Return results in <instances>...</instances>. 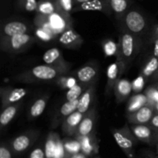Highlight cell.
I'll list each match as a JSON object with an SVG mask.
<instances>
[{"mask_svg": "<svg viewBox=\"0 0 158 158\" xmlns=\"http://www.w3.org/2000/svg\"><path fill=\"white\" fill-rule=\"evenodd\" d=\"M33 23L35 27L45 29L56 37L66 29L73 28L71 14L63 11H57L49 15L35 13Z\"/></svg>", "mask_w": 158, "mask_h": 158, "instance_id": "6da1fadb", "label": "cell"}, {"mask_svg": "<svg viewBox=\"0 0 158 158\" xmlns=\"http://www.w3.org/2000/svg\"><path fill=\"white\" fill-rule=\"evenodd\" d=\"M66 73L49 65H39L17 74L13 77V80L23 83H46L55 81L60 75Z\"/></svg>", "mask_w": 158, "mask_h": 158, "instance_id": "7a4b0ae2", "label": "cell"}, {"mask_svg": "<svg viewBox=\"0 0 158 158\" xmlns=\"http://www.w3.org/2000/svg\"><path fill=\"white\" fill-rule=\"evenodd\" d=\"M119 52L117 59L121 60L127 69L140 49L141 39L122 29L119 36Z\"/></svg>", "mask_w": 158, "mask_h": 158, "instance_id": "3957f363", "label": "cell"}, {"mask_svg": "<svg viewBox=\"0 0 158 158\" xmlns=\"http://www.w3.org/2000/svg\"><path fill=\"white\" fill-rule=\"evenodd\" d=\"M119 21L121 23L122 29L128 31L140 39L148 29V18L142 11L135 8H130Z\"/></svg>", "mask_w": 158, "mask_h": 158, "instance_id": "277c9868", "label": "cell"}, {"mask_svg": "<svg viewBox=\"0 0 158 158\" xmlns=\"http://www.w3.org/2000/svg\"><path fill=\"white\" fill-rule=\"evenodd\" d=\"M116 143L122 150L127 158H134V148L139 141L134 136L127 123L120 128H115L111 131Z\"/></svg>", "mask_w": 158, "mask_h": 158, "instance_id": "5b68a950", "label": "cell"}, {"mask_svg": "<svg viewBox=\"0 0 158 158\" xmlns=\"http://www.w3.org/2000/svg\"><path fill=\"white\" fill-rule=\"evenodd\" d=\"M36 42V37L31 33L16 35L0 40L1 50L9 54H18L29 49Z\"/></svg>", "mask_w": 158, "mask_h": 158, "instance_id": "8992f818", "label": "cell"}, {"mask_svg": "<svg viewBox=\"0 0 158 158\" xmlns=\"http://www.w3.org/2000/svg\"><path fill=\"white\" fill-rule=\"evenodd\" d=\"M40 135V131L36 129L29 130L12 138L9 141V146L15 156L24 154L34 144Z\"/></svg>", "mask_w": 158, "mask_h": 158, "instance_id": "52a82bcc", "label": "cell"}, {"mask_svg": "<svg viewBox=\"0 0 158 158\" xmlns=\"http://www.w3.org/2000/svg\"><path fill=\"white\" fill-rule=\"evenodd\" d=\"M33 27L29 23L21 20H12L2 25L0 30V40L16 35L31 33Z\"/></svg>", "mask_w": 158, "mask_h": 158, "instance_id": "ba28073f", "label": "cell"}, {"mask_svg": "<svg viewBox=\"0 0 158 158\" xmlns=\"http://www.w3.org/2000/svg\"><path fill=\"white\" fill-rule=\"evenodd\" d=\"M43 60L45 64L57 68L66 73H69V69L72 66L71 63L65 60L63 52L56 47L51 48L46 51L43 56Z\"/></svg>", "mask_w": 158, "mask_h": 158, "instance_id": "9c48e42d", "label": "cell"}, {"mask_svg": "<svg viewBox=\"0 0 158 158\" xmlns=\"http://www.w3.org/2000/svg\"><path fill=\"white\" fill-rule=\"evenodd\" d=\"M127 70L124 63L119 59H117L114 63L109 65L106 70V86L105 94L109 96L114 92V88L116 83L121 79L123 73Z\"/></svg>", "mask_w": 158, "mask_h": 158, "instance_id": "30bf717a", "label": "cell"}, {"mask_svg": "<svg viewBox=\"0 0 158 158\" xmlns=\"http://www.w3.org/2000/svg\"><path fill=\"white\" fill-rule=\"evenodd\" d=\"M27 89L15 88L11 86H2L0 89V99L2 103V109L15 103L21 102L27 94Z\"/></svg>", "mask_w": 158, "mask_h": 158, "instance_id": "8fae6325", "label": "cell"}, {"mask_svg": "<svg viewBox=\"0 0 158 158\" xmlns=\"http://www.w3.org/2000/svg\"><path fill=\"white\" fill-rule=\"evenodd\" d=\"M155 113L154 105L148 103L137 110L126 114V118L131 124H146L151 122Z\"/></svg>", "mask_w": 158, "mask_h": 158, "instance_id": "7c38bea8", "label": "cell"}, {"mask_svg": "<svg viewBox=\"0 0 158 158\" xmlns=\"http://www.w3.org/2000/svg\"><path fill=\"white\" fill-rule=\"evenodd\" d=\"M83 11H96V12H102L108 16H110L114 13L110 0H91V1L85 2L76 5L73 12H83Z\"/></svg>", "mask_w": 158, "mask_h": 158, "instance_id": "4fadbf2b", "label": "cell"}, {"mask_svg": "<svg viewBox=\"0 0 158 158\" xmlns=\"http://www.w3.org/2000/svg\"><path fill=\"white\" fill-rule=\"evenodd\" d=\"M71 74L77 78L78 82L90 84L97 81L99 76V66L94 63H86L73 73H71Z\"/></svg>", "mask_w": 158, "mask_h": 158, "instance_id": "5bb4252c", "label": "cell"}, {"mask_svg": "<svg viewBox=\"0 0 158 158\" xmlns=\"http://www.w3.org/2000/svg\"><path fill=\"white\" fill-rule=\"evenodd\" d=\"M97 120V111L95 106H92L83 116L77 132L73 137H84L95 132Z\"/></svg>", "mask_w": 158, "mask_h": 158, "instance_id": "9a60e30c", "label": "cell"}, {"mask_svg": "<svg viewBox=\"0 0 158 158\" xmlns=\"http://www.w3.org/2000/svg\"><path fill=\"white\" fill-rule=\"evenodd\" d=\"M79 99L73 101H66L53 114L51 120V128L55 129L61 126L63 122L74 111L77 110Z\"/></svg>", "mask_w": 158, "mask_h": 158, "instance_id": "2e32d148", "label": "cell"}, {"mask_svg": "<svg viewBox=\"0 0 158 158\" xmlns=\"http://www.w3.org/2000/svg\"><path fill=\"white\" fill-rule=\"evenodd\" d=\"M131 129L139 141L148 145H154L155 128L150 123L146 124H131Z\"/></svg>", "mask_w": 158, "mask_h": 158, "instance_id": "e0dca14e", "label": "cell"}, {"mask_svg": "<svg viewBox=\"0 0 158 158\" xmlns=\"http://www.w3.org/2000/svg\"><path fill=\"white\" fill-rule=\"evenodd\" d=\"M59 43L66 49H77L83 45V39L73 28H70L59 36Z\"/></svg>", "mask_w": 158, "mask_h": 158, "instance_id": "ac0fdd59", "label": "cell"}, {"mask_svg": "<svg viewBox=\"0 0 158 158\" xmlns=\"http://www.w3.org/2000/svg\"><path fill=\"white\" fill-rule=\"evenodd\" d=\"M80 141L81 145V152L88 157H95L99 153V141L96 132L84 137H75Z\"/></svg>", "mask_w": 158, "mask_h": 158, "instance_id": "d6986e66", "label": "cell"}, {"mask_svg": "<svg viewBox=\"0 0 158 158\" xmlns=\"http://www.w3.org/2000/svg\"><path fill=\"white\" fill-rule=\"evenodd\" d=\"M84 114L80 111L76 110L69 117H66L61 125V129L63 134L68 137H74L77 134V130Z\"/></svg>", "mask_w": 158, "mask_h": 158, "instance_id": "ffe728a7", "label": "cell"}, {"mask_svg": "<svg viewBox=\"0 0 158 158\" xmlns=\"http://www.w3.org/2000/svg\"><path fill=\"white\" fill-rule=\"evenodd\" d=\"M133 91L132 83L126 78H121L115 84L114 94L117 104L123 103L131 95Z\"/></svg>", "mask_w": 158, "mask_h": 158, "instance_id": "44dd1931", "label": "cell"}, {"mask_svg": "<svg viewBox=\"0 0 158 158\" xmlns=\"http://www.w3.org/2000/svg\"><path fill=\"white\" fill-rule=\"evenodd\" d=\"M96 86H97V82H94L82 94L81 97L79 98L77 110L83 113V114H86L92 107L91 104L93 103L94 98H95Z\"/></svg>", "mask_w": 158, "mask_h": 158, "instance_id": "7402d4cb", "label": "cell"}, {"mask_svg": "<svg viewBox=\"0 0 158 158\" xmlns=\"http://www.w3.org/2000/svg\"><path fill=\"white\" fill-rule=\"evenodd\" d=\"M49 99V96L47 94H43L35 99V101L31 105L29 112H28V119L29 120H35L37 117L41 116V114L44 112L45 109H46Z\"/></svg>", "mask_w": 158, "mask_h": 158, "instance_id": "603a6c76", "label": "cell"}, {"mask_svg": "<svg viewBox=\"0 0 158 158\" xmlns=\"http://www.w3.org/2000/svg\"><path fill=\"white\" fill-rule=\"evenodd\" d=\"M21 106V102L15 103V104L9 105L6 107L2 109L1 115H0V127L3 130L11 123L12 120L15 118L17 113L19 110Z\"/></svg>", "mask_w": 158, "mask_h": 158, "instance_id": "cb8c5ba5", "label": "cell"}, {"mask_svg": "<svg viewBox=\"0 0 158 158\" xmlns=\"http://www.w3.org/2000/svg\"><path fill=\"white\" fill-rule=\"evenodd\" d=\"M60 139L61 138L57 133L51 131L48 134L44 144L46 158H56L57 147Z\"/></svg>", "mask_w": 158, "mask_h": 158, "instance_id": "d4e9b609", "label": "cell"}, {"mask_svg": "<svg viewBox=\"0 0 158 158\" xmlns=\"http://www.w3.org/2000/svg\"><path fill=\"white\" fill-rule=\"evenodd\" d=\"M148 103H150L149 99H148V96L145 93L136 94L135 95L131 97L128 100L126 108L127 114L137 110L140 108H141L142 106H145Z\"/></svg>", "mask_w": 158, "mask_h": 158, "instance_id": "484cf974", "label": "cell"}, {"mask_svg": "<svg viewBox=\"0 0 158 158\" xmlns=\"http://www.w3.org/2000/svg\"><path fill=\"white\" fill-rule=\"evenodd\" d=\"M158 67V57L152 55L148 58V60L145 62L143 66H142L141 70L140 72V75H141L146 81L148 79L152 78L154 74L157 71Z\"/></svg>", "mask_w": 158, "mask_h": 158, "instance_id": "4316f807", "label": "cell"}, {"mask_svg": "<svg viewBox=\"0 0 158 158\" xmlns=\"http://www.w3.org/2000/svg\"><path fill=\"white\" fill-rule=\"evenodd\" d=\"M116 19L120 20L123 14L131 8L133 0H110Z\"/></svg>", "mask_w": 158, "mask_h": 158, "instance_id": "83f0119b", "label": "cell"}, {"mask_svg": "<svg viewBox=\"0 0 158 158\" xmlns=\"http://www.w3.org/2000/svg\"><path fill=\"white\" fill-rule=\"evenodd\" d=\"M60 11L57 6L56 0H39L35 13L42 15H49Z\"/></svg>", "mask_w": 158, "mask_h": 158, "instance_id": "f1b7e54d", "label": "cell"}, {"mask_svg": "<svg viewBox=\"0 0 158 158\" xmlns=\"http://www.w3.org/2000/svg\"><path fill=\"white\" fill-rule=\"evenodd\" d=\"M91 84H92V83L88 84V83H80V82H77V83L75 86H73L72 88L68 89L67 92H66V101H73V100H78V99L81 97L82 94L85 92V90H86Z\"/></svg>", "mask_w": 158, "mask_h": 158, "instance_id": "f546056e", "label": "cell"}, {"mask_svg": "<svg viewBox=\"0 0 158 158\" xmlns=\"http://www.w3.org/2000/svg\"><path fill=\"white\" fill-rule=\"evenodd\" d=\"M63 143L66 158L77 153L81 152V145L80 141L75 137L63 139Z\"/></svg>", "mask_w": 158, "mask_h": 158, "instance_id": "4dcf8cb0", "label": "cell"}, {"mask_svg": "<svg viewBox=\"0 0 158 158\" xmlns=\"http://www.w3.org/2000/svg\"><path fill=\"white\" fill-rule=\"evenodd\" d=\"M54 82L60 89H63V90H68L73 86H75L78 80L71 73H66L60 75Z\"/></svg>", "mask_w": 158, "mask_h": 158, "instance_id": "1f68e13d", "label": "cell"}, {"mask_svg": "<svg viewBox=\"0 0 158 158\" xmlns=\"http://www.w3.org/2000/svg\"><path fill=\"white\" fill-rule=\"evenodd\" d=\"M101 45L105 56H116L117 58L119 52L118 42L116 43L114 40H111V39H106L102 41Z\"/></svg>", "mask_w": 158, "mask_h": 158, "instance_id": "d6a6232c", "label": "cell"}, {"mask_svg": "<svg viewBox=\"0 0 158 158\" xmlns=\"http://www.w3.org/2000/svg\"><path fill=\"white\" fill-rule=\"evenodd\" d=\"M37 6L38 1L36 0H16L17 9L23 12H36Z\"/></svg>", "mask_w": 158, "mask_h": 158, "instance_id": "836d02e7", "label": "cell"}, {"mask_svg": "<svg viewBox=\"0 0 158 158\" xmlns=\"http://www.w3.org/2000/svg\"><path fill=\"white\" fill-rule=\"evenodd\" d=\"M34 32H35V36L36 37L37 39H39V40H41V41L43 42H46V43L52 41V40L57 38L56 36L52 35V33L49 32L48 31L45 30V29H41V28L35 27Z\"/></svg>", "mask_w": 158, "mask_h": 158, "instance_id": "e575fe53", "label": "cell"}, {"mask_svg": "<svg viewBox=\"0 0 158 158\" xmlns=\"http://www.w3.org/2000/svg\"><path fill=\"white\" fill-rule=\"evenodd\" d=\"M56 2L60 11L69 14H71L73 11L75 6L73 0H56Z\"/></svg>", "mask_w": 158, "mask_h": 158, "instance_id": "d590c367", "label": "cell"}, {"mask_svg": "<svg viewBox=\"0 0 158 158\" xmlns=\"http://www.w3.org/2000/svg\"><path fill=\"white\" fill-rule=\"evenodd\" d=\"M15 154L12 152L9 143L2 142L0 146V158H13Z\"/></svg>", "mask_w": 158, "mask_h": 158, "instance_id": "8d00e7d4", "label": "cell"}, {"mask_svg": "<svg viewBox=\"0 0 158 158\" xmlns=\"http://www.w3.org/2000/svg\"><path fill=\"white\" fill-rule=\"evenodd\" d=\"M145 94L148 96L149 99V102L151 104L155 106L156 103L158 102V90L154 86H151L147 89Z\"/></svg>", "mask_w": 158, "mask_h": 158, "instance_id": "74e56055", "label": "cell"}, {"mask_svg": "<svg viewBox=\"0 0 158 158\" xmlns=\"http://www.w3.org/2000/svg\"><path fill=\"white\" fill-rule=\"evenodd\" d=\"M146 82L147 81L145 80V79L143 78L141 75L139 74L138 77H137V79L132 83L133 91H134V93H137V94L141 92L142 89H143V86H144Z\"/></svg>", "mask_w": 158, "mask_h": 158, "instance_id": "f35d334b", "label": "cell"}, {"mask_svg": "<svg viewBox=\"0 0 158 158\" xmlns=\"http://www.w3.org/2000/svg\"><path fill=\"white\" fill-rule=\"evenodd\" d=\"M28 158H46L44 146H37L32 149Z\"/></svg>", "mask_w": 158, "mask_h": 158, "instance_id": "ab89813d", "label": "cell"}, {"mask_svg": "<svg viewBox=\"0 0 158 158\" xmlns=\"http://www.w3.org/2000/svg\"><path fill=\"white\" fill-rule=\"evenodd\" d=\"M150 42L153 46H158V24L154 25L151 27Z\"/></svg>", "mask_w": 158, "mask_h": 158, "instance_id": "60d3db41", "label": "cell"}, {"mask_svg": "<svg viewBox=\"0 0 158 158\" xmlns=\"http://www.w3.org/2000/svg\"><path fill=\"white\" fill-rule=\"evenodd\" d=\"M149 123L155 129H158V113H155Z\"/></svg>", "mask_w": 158, "mask_h": 158, "instance_id": "b9f144b4", "label": "cell"}, {"mask_svg": "<svg viewBox=\"0 0 158 158\" xmlns=\"http://www.w3.org/2000/svg\"><path fill=\"white\" fill-rule=\"evenodd\" d=\"M68 158H89V157H88L87 156H86V154H83V153L80 152V153H77V154H73V155L70 156V157H69Z\"/></svg>", "mask_w": 158, "mask_h": 158, "instance_id": "7bdbcfd3", "label": "cell"}, {"mask_svg": "<svg viewBox=\"0 0 158 158\" xmlns=\"http://www.w3.org/2000/svg\"><path fill=\"white\" fill-rule=\"evenodd\" d=\"M158 143V129H155V134H154V145H156Z\"/></svg>", "mask_w": 158, "mask_h": 158, "instance_id": "ee69618b", "label": "cell"}, {"mask_svg": "<svg viewBox=\"0 0 158 158\" xmlns=\"http://www.w3.org/2000/svg\"><path fill=\"white\" fill-rule=\"evenodd\" d=\"M73 1H74V4H75V6H76V5L80 4V3L85 2L91 1V0H73Z\"/></svg>", "mask_w": 158, "mask_h": 158, "instance_id": "f6af8a7d", "label": "cell"}, {"mask_svg": "<svg viewBox=\"0 0 158 158\" xmlns=\"http://www.w3.org/2000/svg\"><path fill=\"white\" fill-rule=\"evenodd\" d=\"M148 157H149L150 158H158V154H153V153L149 152L148 154Z\"/></svg>", "mask_w": 158, "mask_h": 158, "instance_id": "bcb514c9", "label": "cell"}, {"mask_svg": "<svg viewBox=\"0 0 158 158\" xmlns=\"http://www.w3.org/2000/svg\"><path fill=\"white\" fill-rule=\"evenodd\" d=\"M152 79L154 80H156V81H158V67L157 71L155 72V73H154V76L152 77Z\"/></svg>", "mask_w": 158, "mask_h": 158, "instance_id": "7dc6e473", "label": "cell"}, {"mask_svg": "<svg viewBox=\"0 0 158 158\" xmlns=\"http://www.w3.org/2000/svg\"><path fill=\"white\" fill-rule=\"evenodd\" d=\"M154 108H155L156 113H158V102L155 104V106H154Z\"/></svg>", "mask_w": 158, "mask_h": 158, "instance_id": "c3c4849f", "label": "cell"}, {"mask_svg": "<svg viewBox=\"0 0 158 158\" xmlns=\"http://www.w3.org/2000/svg\"><path fill=\"white\" fill-rule=\"evenodd\" d=\"M154 86L158 90V81H156V83L154 85Z\"/></svg>", "mask_w": 158, "mask_h": 158, "instance_id": "681fc988", "label": "cell"}, {"mask_svg": "<svg viewBox=\"0 0 158 158\" xmlns=\"http://www.w3.org/2000/svg\"><path fill=\"white\" fill-rule=\"evenodd\" d=\"M155 147H156V153L158 154V143L155 145Z\"/></svg>", "mask_w": 158, "mask_h": 158, "instance_id": "f907efd6", "label": "cell"}, {"mask_svg": "<svg viewBox=\"0 0 158 158\" xmlns=\"http://www.w3.org/2000/svg\"><path fill=\"white\" fill-rule=\"evenodd\" d=\"M93 158H101L100 157V156H98V155H97V156H95V157H94Z\"/></svg>", "mask_w": 158, "mask_h": 158, "instance_id": "816d5d0a", "label": "cell"}, {"mask_svg": "<svg viewBox=\"0 0 158 158\" xmlns=\"http://www.w3.org/2000/svg\"><path fill=\"white\" fill-rule=\"evenodd\" d=\"M145 158H150L149 157H145Z\"/></svg>", "mask_w": 158, "mask_h": 158, "instance_id": "f5cc1de1", "label": "cell"}, {"mask_svg": "<svg viewBox=\"0 0 158 158\" xmlns=\"http://www.w3.org/2000/svg\"></svg>", "mask_w": 158, "mask_h": 158, "instance_id": "db71d44e", "label": "cell"}]
</instances>
